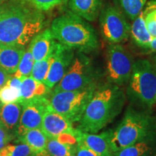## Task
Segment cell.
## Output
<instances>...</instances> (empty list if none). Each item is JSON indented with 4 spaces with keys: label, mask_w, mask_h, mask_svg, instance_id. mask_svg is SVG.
Segmentation results:
<instances>
[{
    "label": "cell",
    "mask_w": 156,
    "mask_h": 156,
    "mask_svg": "<svg viewBox=\"0 0 156 156\" xmlns=\"http://www.w3.org/2000/svg\"><path fill=\"white\" fill-rule=\"evenodd\" d=\"M134 63L133 57L124 46L112 44L107 51V80L118 86L126 85L131 77Z\"/></svg>",
    "instance_id": "cell-8"
},
{
    "label": "cell",
    "mask_w": 156,
    "mask_h": 156,
    "mask_svg": "<svg viewBox=\"0 0 156 156\" xmlns=\"http://www.w3.org/2000/svg\"><path fill=\"white\" fill-rule=\"evenodd\" d=\"M22 113V106L18 102L2 104L0 106V124L16 136Z\"/></svg>",
    "instance_id": "cell-16"
},
{
    "label": "cell",
    "mask_w": 156,
    "mask_h": 156,
    "mask_svg": "<svg viewBox=\"0 0 156 156\" xmlns=\"http://www.w3.org/2000/svg\"><path fill=\"white\" fill-rule=\"evenodd\" d=\"M35 153L24 143L18 145L7 144L0 150V156H30Z\"/></svg>",
    "instance_id": "cell-28"
},
{
    "label": "cell",
    "mask_w": 156,
    "mask_h": 156,
    "mask_svg": "<svg viewBox=\"0 0 156 156\" xmlns=\"http://www.w3.org/2000/svg\"><path fill=\"white\" fill-rule=\"evenodd\" d=\"M152 156H156V153H154V154H153V155H152Z\"/></svg>",
    "instance_id": "cell-37"
},
{
    "label": "cell",
    "mask_w": 156,
    "mask_h": 156,
    "mask_svg": "<svg viewBox=\"0 0 156 156\" xmlns=\"http://www.w3.org/2000/svg\"><path fill=\"white\" fill-rule=\"evenodd\" d=\"M103 0H69L73 12L87 22H94L100 15Z\"/></svg>",
    "instance_id": "cell-15"
},
{
    "label": "cell",
    "mask_w": 156,
    "mask_h": 156,
    "mask_svg": "<svg viewBox=\"0 0 156 156\" xmlns=\"http://www.w3.org/2000/svg\"><path fill=\"white\" fill-rule=\"evenodd\" d=\"M51 92V88L44 83L36 80L30 77H25L21 81L20 98L18 103H21L34 98L46 96Z\"/></svg>",
    "instance_id": "cell-19"
},
{
    "label": "cell",
    "mask_w": 156,
    "mask_h": 156,
    "mask_svg": "<svg viewBox=\"0 0 156 156\" xmlns=\"http://www.w3.org/2000/svg\"><path fill=\"white\" fill-rule=\"evenodd\" d=\"M155 103H156V95H155Z\"/></svg>",
    "instance_id": "cell-38"
},
{
    "label": "cell",
    "mask_w": 156,
    "mask_h": 156,
    "mask_svg": "<svg viewBox=\"0 0 156 156\" xmlns=\"http://www.w3.org/2000/svg\"><path fill=\"white\" fill-rule=\"evenodd\" d=\"M112 130L102 133H87L78 130L75 138L77 142L90 148L99 156H112L113 152L111 148Z\"/></svg>",
    "instance_id": "cell-13"
},
{
    "label": "cell",
    "mask_w": 156,
    "mask_h": 156,
    "mask_svg": "<svg viewBox=\"0 0 156 156\" xmlns=\"http://www.w3.org/2000/svg\"><path fill=\"white\" fill-rule=\"evenodd\" d=\"M17 138V142L27 145L35 153L46 151L48 137L41 129H29Z\"/></svg>",
    "instance_id": "cell-20"
},
{
    "label": "cell",
    "mask_w": 156,
    "mask_h": 156,
    "mask_svg": "<svg viewBox=\"0 0 156 156\" xmlns=\"http://www.w3.org/2000/svg\"><path fill=\"white\" fill-rule=\"evenodd\" d=\"M56 41L50 28H46L36 34L30 41L28 48L34 56V61L46 58L55 48Z\"/></svg>",
    "instance_id": "cell-14"
},
{
    "label": "cell",
    "mask_w": 156,
    "mask_h": 156,
    "mask_svg": "<svg viewBox=\"0 0 156 156\" xmlns=\"http://www.w3.org/2000/svg\"><path fill=\"white\" fill-rule=\"evenodd\" d=\"M147 0H117L124 14L134 20L143 10Z\"/></svg>",
    "instance_id": "cell-25"
},
{
    "label": "cell",
    "mask_w": 156,
    "mask_h": 156,
    "mask_svg": "<svg viewBox=\"0 0 156 156\" xmlns=\"http://www.w3.org/2000/svg\"><path fill=\"white\" fill-rule=\"evenodd\" d=\"M77 145L64 143L54 138L48 137L46 151L48 156H70L75 155Z\"/></svg>",
    "instance_id": "cell-23"
},
{
    "label": "cell",
    "mask_w": 156,
    "mask_h": 156,
    "mask_svg": "<svg viewBox=\"0 0 156 156\" xmlns=\"http://www.w3.org/2000/svg\"><path fill=\"white\" fill-rule=\"evenodd\" d=\"M125 101L126 95L121 86L107 83L96 87L77 129L97 133L122 112Z\"/></svg>",
    "instance_id": "cell-2"
},
{
    "label": "cell",
    "mask_w": 156,
    "mask_h": 156,
    "mask_svg": "<svg viewBox=\"0 0 156 156\" xmlns=\"http://www.w3.org/2000/svg\"><path fill=\"white\" fill-rule=\"evenodd\" d=\"M54 50H55V48H54ZM54 50L51 53L48 54L46 58H44V59L34 62L32 72H31V77L34 78V80H36L37 81L40 82V83H45L46 77H47L51 64L53 61Z\"/></svg>",
    "instance_id": "cell-24"
},
{
    "label": "cell",
    "mask_w": 156,
    "mask_h": 156,
    "mask_svg": "<svg viewBox=\"0 0 156 156\" xmlns=\"http://www.w3.org/2000/svg\"><path fill=\"white\" fill-rule=\"evenodd\" d=\"M10 77V74L7 73L5 70L0 68V88L2 87L7 83V81H8Z\"/></svg>",
    "instance_id": "cell-32"
},
{
    "label": "cell",
    "mask_w": 156,
    "mask_h": 156,
    "mask_svg": "<svg viewBox=\"0 0 156 156\" xmlns=\"http://www.w3.org/2000/svg\"><path fill=\"white\" fill-rule=\"evenodd\" d=\"M16 138L15 135L7 131L0 124V150Z\"/></svg>",
    "instance_id": "cell-30"
},
{
    "label": "cell",
    "mask_w": 156,
    "mask_h": 156,
    "mask_svg": "<svg viewBox=\"0 0 156 156\" xmlns=\"http://www.w3.org/2000/svg\"><path fill=\"white\" fill-rule=\"evenodd\" d=\"M21 80L11 75V77L2 87L0 88V103H7L18 102L20 98Z\"/></svg>",
    "instance_id": "cell-22"
},
{
    "label": "cell",
    "mask_w": 156,
    "mask_h": 156,
    "mask_svg": "<svg viewBox=\"0 0 156 156\" xmlns=\"http://www.w3.org/2000/svg\"><path fill=\"white\" fill-rule=\"evenodd\" d=\"M70 156H75V155H70Z\"/></svg>",
    "instance_id": "cell-39"
},
{
    "label": "cell",
    "mask_w": 156,
    "mask_h": 156,
    "mask_svg": "<svg viewBox=\"0 0 156 156\" xmlns=\"http://www.w3.org/2000/svg\"><path fill=\"white\" fill-rule=\"evenodd\" d=\"M1 105H2V104H1V103H0V106H1Z\"/></svg>",
    "instance_id": "cell-40"
},
{
    "label": "cell",
    "mask_w": 156,
    "mask_h": 156,
    "mask_svg": "<svg viewBox=\"0 0 156 156\" xmlns=\"http://www.w3.org/2000/svg\"><path fill=\"white\" fill-rule=\"evenodd\" d=\"M25 51L24 47L0 46V68L10 75L14 74Z\"/></svg>",
    "instance_id": "cell-17"
},
{
    "label": "cell",
    "mask_w": 156,
    "mask_h": 156,
    "mask_svg": "<svg viewBox=\"0 0 156 156\" xmlns=\"http://www.w3.org/2000/svg\"><path fill=\"white\" fill-rule=\"evenodd\" d=\"M74 50L56 43L54 58L44 84L49 88H53L62 80L71 65L75 56Z\"/></svg>",
    "instance_id": "cell-11"
},
{
    "label": "cell",
    "mask_w": 156,
    "mask_h": 156,
    "mask_svg": "<svg viewBox=\"0 0 156 156\" xmlns=\"http://www.w3.org/2000/svg\"><path fill=\"white\" fill-rule=\"evenodd\" d=\"M100 24L102 35L111 44H120L127 40L130 26L121 12L114 7H106L101 12Z\"/></svg>",
    "instance_id": "cell-9"
},
{
    "label": "cell",
    "mask_w": 156,
    "mask_h": 156,
    "mask_svg": "<svg viewBox=\"0 0 156 156\" xmlns=\"http://www.w3.org/2000/svg\"><path fill=\"white\" fill-rule=\"evenodd\" d=\"M153 66H154V67H155V69H156V55L155 56H154V58H153Z\"/></svg>",
    "instance_id": "cell-35"
},
{
    "label": "cell",
    "mask_w": 156,
    "mask_h": 156,
    "mask_svg": "<svg viewBox=\"0 0 156 156\" xmlns=\"http://www.w3.org/2000/svg\"><path fill=\"white\" fill-rule=\"evenodd\" d=\"M145 50H147L149 52H156V38L152 39Z\"/></svg>",
    "instance_id": "cell-33"
},
{
    "label": "cell",
    "mask_w": 156,
    "mask_h": 156,
    "mask_svg": "<svg viewBox=\"0 0 156 156\" xmlns=\"http://www.w3.org/2000/svg\"><path fill=\"white\" fill-rule=\"evenodd\" d=\"M126 94L134 105L151 108L156 95V69L147 59L134 62Z\"/></svg>",
    "instance_id": "cell-5"
},
{
    "label": "cell",
    "mask_w": 156,
    "mask_h": 156,
    "mask_svg": "<svg viewBox=\"0 0 156 156\" xmlns=\"http://www.w3.org/2000/svg\"><path fill=\"white\" fill-rule=\"evenodd\" d=\"M14 1L21 2L41 12H46L67 3V0H14Z\"/></svg>",
    "instance_id": "cell-29"
},
{
    "label": "cell",
    "mask_w": 156,
    "mask_h": 156,
    "mask_svg": "<svg viewBox=\"0 0 156 156\" xmlns=\"http://www.w3.org/2000/svg\"><path fill=\"white\" fill-rule=\"evenodd\" d=\"M153 134H155L153 117L133 106H129L122 122L116 129L112 131L111 148L114 153Z\"/></svg>",
    "instance_id": "cell-4"
},
{
    "label": "cell",
    "mask_w": 156,
    "mask_h": 156,
    "mask_svg": "<svg viewBox=\"0 0 156 156\" xmlns=\"http://www.w3.org/2000/svg\"><path fill=\"white\" fill-rule=\"evenodd\" d=\"M75 156H99L96 153L85 145L77 143Z\"/></svg>",
    "instance_id": "cell-31"
},
{
    "label": "cell",
    "mask_w": 156,
    "mask_h": 156,
    "mask_svg": "<svg viewBox=\"0 0 156 156\" xmlns=\"http://www.w3.org/2000/svg\"><path fill=\"white\" fill-rule=\"evenodd\" d=\"M6 1H7V0H0V5H1L2 4H3L4 2H5Z\"/></svg>",
    "instance_id": "cell-36"
},
{
    "label": "cell",
    "mask_w": 156,
    "mask_h": 156,
    "mask_svg": "<svg viewBox=\"0 0 156 156\" xmlns=\"http://www.w3.org/2000/svg\"><path fill=\"white\" fill-rule=\"evenodd\" d=\"M97 73L90 58L77 51L69 69L54 87L53 93L76 90L96 85Z\"/></svg>",
    "instance_id": "cell-7"
},
{
    "label": "cell",
    "mask_w": 156,
    "mask_h": 156,
    "mask_svg": "<svg viewBox=\"0 0 156 156\" xmlns=\"http://www.w3.org/2000/svg\"><path fill=\"white\" fill-rule=\"evenodd\" d=\"M155 149V134H153L133 145L114 152L112 156H152Z\"/></svg>",
    "instance_id": "cell-18"
},
{
    "label": "cell",
    "mask_w": 156,
    "mask_h": 156,
    "mask_svg": "<svg viewBox=\"0 0 156 156\" xmlns=\"http://www.w3.org/2000/svg\"><path fill=\"white\" fill-rule=\"evenodd\" d=\"M22 113L16 138L32 129H41L43 117L49 107V100L46 96H39L20 103Z\"/></svg>",
    "instance_id": "cell-10"
},
{
    "label": "cell",
    "mask_w": 156,
    "mask_h": 156,
    "mask_svg": "<svg viewBox=\"0 0 156 156\" xmlns=\"http://www.w3.org/2000/svg\"><path fill=\"white\" fill-rule=\"evenodd\" d=\"M143 12L146 27L153 38H156V0H152L146 5Z\"/></svg>",
    "instance_id": "cell-27"
},
{
    "label": "cell",
    "mask_w": 156,
    "mask_h": 156,
    "mask_svg": "<svg viewBox=\"0 0 156 156\" xmlns=\"http://www.w3.org/2000/svg\"><path fill=\"white\" fill-rule=\"evenodd\" d=\"M41 129L47 137L54 139L64 134L76 136L78 132V129L74 128L73 123L52 110L50 106L43 117Z\"/></svg>",
    "instance_id": "cell-12"
},
{
    "label": "cell",
    "mask_w": 156,
    "mask_h": 156,
    "mask_svg": "<svg viewBox=\"0 0 156 156\" xmlns=\"http://www.w3.org/2000/svg\"><path fill=\"white\" fill-rule=\"evenodd\" d=\"M96 87L53 93L49 99L51 108L72 123L79 122Z\"/></svg>",
    "instance_id": "cell-6"
},
{
    "label": "cell",
    "mask_w": 156,
    "mask_h": 156,
    "mask_svg": "<svg viewBox=\"0 0 156 156\" xmlns=\"http://www.w3.org/2000/svg\"><path fill=\"white\" fill-rule=\"evenodd\" d=\"M34 58L30 51L28 48L25 49L20 62L17 71L13 74L15 77L18 78L21 81L25 77H30L34 64Z\"/></svg>",
    "instance_id": "cell-26"
},
{
    "label": "cell",
    "mask_w": 156,
    "mask_h": 156,
    "mask_svg": "<svg viewBox=\"0 0 156 156\" xmlns=\"http://www.w3.org/2000/svg\"><path fill=\"white\" fill-rule=\"evenodd\" d=\"M30 156H48L47 153H46V151L44 152V153H34L32 155H30Z\"/></svg>",
    "instance_id": "cell-34"
},
{
    "label": "cell",
    "mask_w": 156,
    "mask_h": 156,
    "mask_svg": "<svg viewBox=\"0 0 156 156\" xmlns=\"http://www.w3.org/2000/svg\"><path fill=\"white\" fill-rule=\"evenodd\" d=\"M46 25L43 12L14 0L0 5V46L25 47Z\"/></svg>",
    "instance_id": "cell-1"
},
{
    "label": "cell",
    "mask_w": 156,
    "mask_h": 156,
    "mask_svg": "<svg viewBox=\"0 0 156 156\" xmlns=\"http://www.w3.org/2000/svg\"><path fill=\"white\" fill-rule=\"evenodd\" d=\"M50 30L58 43L74 51L88 54L99 46L97 33L92 25L72 11L54 19Z\"/></svg>",
    "instance_id": "cell-3"
},
{
    "label": "cell",
    "mask_w": 156,
    "mask_h": 156,
    "mask_svg": "<svg viewBox=\"0 0 156 156\" xmlns=\"http://www.w3.org/2000/svg\"><path fill=\"white\" fill-rule=\"evenodd\" d=\"M130 34L134 44L144 49L147 47L153 39L146 27L142 11L133 20L130 28Z\"/></svg>",
    "instance_id": "cell-21"
}]
</instances>
